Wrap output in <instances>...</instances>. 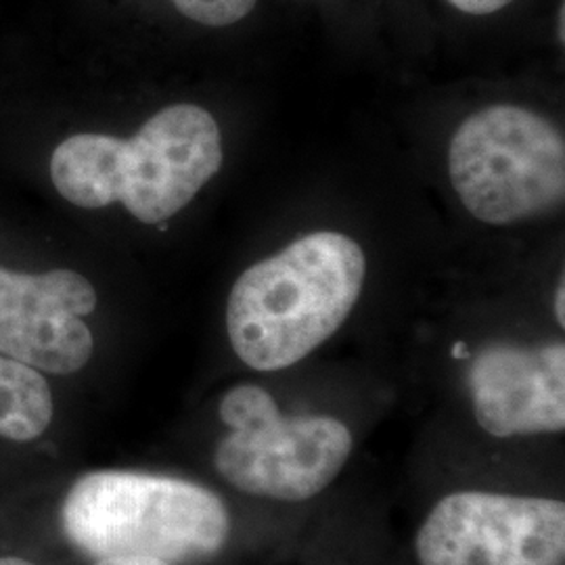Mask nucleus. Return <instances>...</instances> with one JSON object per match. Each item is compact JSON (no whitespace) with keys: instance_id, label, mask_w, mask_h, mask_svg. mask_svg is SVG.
Returning a JSON list of instances; mask_svg holds the SVG:
<instances>
[{"instance_id":"1","label":"nucleus","mask_w":565,"mask_h":565,"mask_svg":"<svg viewBox=\"0 0 565 565\" xmlns=\"http://www.w3.org/2000/svg\"><path fill=\"white\" fill-rule=\"evenodd\" d=\"M223 166L214 116L193 103L163 107L132 139L81 132L51 156V181L65 202L99 210L120 202L139 223L177 216Z\"/></svg>"},{"instance_id":"2","label":"nucleus","mask_w":565,"mask_h":565,"mask_svg":"<svg viewBox=\"0 0 565 565\" xmlns=\"http://www.w3.org/2000/svg\"><path fill=\"white\" fill-rule=\"evenodd\" d=\"M363 247L338 231H317L249 266L226 303V331L239 361L281 371L327 342L359 302Z\"/></svg>"},{"instance_id":"3","label":"nucleus","mask_w":565,"mask_h":565,"mask_svg":"<svg viewBox=\"0 0 565 565\" xmlns=\"http://www.w3.org/2000/svg\"><path fill=\"white\" fill-rule=\"evenodd\" d=\"M61 524L93 559L151 557L172 565L214 559L231 534L223 501L181 478L93 471L67 492Z\"/></svg>"},{"instance_id":"4","label":"nucleus","mask_w":565,"mask_h":565,"mask_svg":"<svg viewBox=\"0 0 565 565\" xmlns=\"http://www.w3.org/2000/svg\"><path fill=\"white\" fill-rule=\"evenodd\" d=\"M448 174L465 210L482 223L545 216L564 205V135L532 109L484 107L457 128Z\"/></svg>"},{"instance_id":"5","label":"nucleus","mask_w":565,"mask_h":565,"mask_svg":"<svg viewBox=\"0 0 565 565\" xmlns=\"http://www.w3.org/2000/svg\"><path fill=\"white\" fill-rule=\"evenodd\" d=\"M221 419L233 431L216 448V469L228 484L263 499L317 497L340 476L354 446L350 429L333 417H282L260 385L228 390Z\"/></svg>"},{"instance_id":"6","label":"nucleus","mask_w":565,"mask_h":565,"mask_svg":"<svg viewBox=\"0 0 565 565\" xmlns=\"http://www.w3.org/2000/svg\"><path fill=\"white\" fill-rule=\"evenodd\" d=\"M422 565H564L565 505L555 499L455 492L417 534Z\"/></svg>"},{"instance_id":"7","label":"nucleus","mask_w":565,"mask_h":565,"mask_svg":"<svg viewBox=\"0 0 565 565\" xmlns=\"http://www.w3.org/2000/svg\"><path fill=\"white\" fill-rule=\"evenodd\" d=\"M95 308L97 289L76 270L0 266V354L53 375L78 373L95 350L84 323Z\"/></svg>"},{"instance_id":"8","label":"nucleus","mask_w":565,"mask_h":565,"mask_svg":"<svg viewBox=\"0 0 565 565\" xmlns=\"http://www.w3.org/2000/svg\"><path fill=\"white\" fill-rule=\"evenodd\" d=\"M467 384L476 422L494 438L564 431V343H490L471 359Z\"/></svg>"},{"instance_id":"9","label":"nucleus","mask_w":565,"mask_h":565,"mask_svg":"<svg viewBox=\"0 0 565 565\" xmlns=\"http://www.w3.org/2000/svg\"><path fill=\"white\" fill-rule=\"evenodd\" d=\"M53 422V394L41 371L0 354V438L30 443Z\"/></svg>"},{"instance_id":"10","label":"nucleus","mask_w":565,"mask_h":565,"mask_svg":"<svg viewBox=\"0 0 565 565\" xmlns=\"http://www.w3.org/2000/svg\"><path fill=\"white\" fill-rule=\"evenodd\" d=\"M184 18L210 28H226L245 20L258 0H172Z\"/></svg>"},{"instance_id":"11","label":"nucleus","mask_w":565,"mask_h":565,"mask_svg":"<svg viewBox=\"0 0 565 565\" xmlns=\"http://www.w3.org/2000/svg\"><path fill=\"white\" fill-rule=\"evenodd\" d=\"M467 15H490L509 7L513 0H446Z\"/></svg>"},{"instance_id":"12","label":"nucleus","mask_w":565,"mask_h":565,"mask_svg":"<svg viewBox=\"0 0 565 565\" xmlns=\"http://www.w3.org/2000/svg\"><path fill=\"white\" fill-rule=\"evenodd\" d=\"M97 565H172L151 559V557H111V559H99Z\"/></svg>"},{"instance_id":"13","label":"nucleus","mask_w":565,"mask_h":565,"mask_svg":"<svg viewBox=\"0 0 565 565\" xmlns=\"http://www.w3.org/2000/svg\"><path fill=\"white\" fill-rule=\"evenodd\" d=\"M565 289L564 281L559 282V287H557V294H555V317H557V321L559 324L564 327L565 324Z\"/></svg>"},{"instance_id":"14","label":"nucleus","mask_w":565,"mask_h":565,"mask_svg":"<svg viewBox=\"0 0 565 565\" xmlns=\"http://www.w3.org/2000/svg\"><path fill=\"white\" fill-rule=\"evenodd\" d=\"M0 565H36L20 557H0Z\"/></svg>"},{"instance_id":"15","label":"nucleus","mask_w":565,"mask_h":565,"mask_svg":"<svg viewBox=\"0 0 565 565\" xmlns=\"http://www.w3.org/2000/svg\"><path fill=\"white\" fill-rule=\"evenodd\" d=\"M559 39L564 41V7L559 9Z\"/></svg>"}]
</instances>
